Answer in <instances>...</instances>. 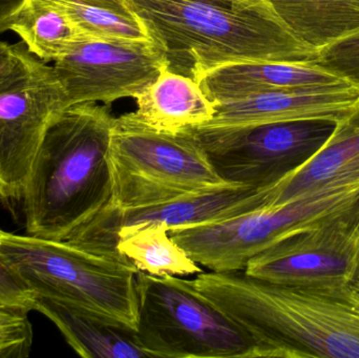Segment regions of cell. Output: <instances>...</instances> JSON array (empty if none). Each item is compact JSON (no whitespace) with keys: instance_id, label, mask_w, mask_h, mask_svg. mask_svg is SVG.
I'll return each instance as SVG.
<instances>
[{"instance_id":"4fadbf2b","label":"cell","mask_w":359,"mask_h":358,"mask_svg":"<svg viewBox=\"0 0 359 358\" xmlns=\"http://www.w3.org/2000/svg\"><path fill=\"white\" fill-rule=\"evenodd\" d=\"M359 100L354 86L280 90L215 104V115L198 128H238L295 120L339 122Z\"/></svg>"},{"instance_id":"5bb4252c","label":"cell","mask_w":359,"mask_h":358,"mask_svg":"<svg viewBox=\"0 0 359 358\" xmlns=\"http://www.w3.org/2000/svg\"><path fill=\"white\" fill-rule=\"evenodd\" d=\"M351 186H359V100L310 159L270 186L264 208Z\"/></svg>"},{"instance_id":"44dd1931","label":"cell","mask_w":359,"mask_h":358,"mask_svg":"<svg viewBox=\"0 0 359 358\" xmlns=\"http://www.w3.org/2000/svg\"><path fill=\"white\" fill-rule=\"evenodd\" d=\"M88 39L151 41L130 0H55Z\"/></svg>"},{"instance_id":"2e32d148","label":"cell","mask_w":359,"mask_h":358,"mask_svg":"<svg viewBox=\"0 0 359 358\" xmlns=\"http://www.w3.org/2000/svg\"><path fill=\"white\" fill-rule=\"evenodd\" d=\"M135 116L154 130L180 132L198 128L215 115L213 102L200 83L168 69L166 64L158 77L135 97Z\"/></svg>"},{"instance_id":"ba28073f","label":"cell","mask_w":359,"mask_h":358,"mask_svg":"<svg viewBox=\"0 0 359 358\" xmlns=\"http://www.w3.org/2000/svg\"><path fill=\"white\" fill-rule=\"evenodd\" d=\"M330 120H295L238 128H194L228 182L267 187L312 157L334 130Z\"/></svg>"},{"instance_id":"8fae6325","label":"cell","mask_w":359,"mask_h":358,"mask_svg":"<svg viewBox=\"0 0 359 358\" xmlns=\"http://www.w3.org/2000/svg\"><path fill=\"white\" fill-rule=\"evenodd\" d=\"M166 64L153 41L86 39L55 61L53 69L69 106L135 98Z\"/></svg>"},{"instance_id":"484cf974","label":"cell","mask_w":359,"mask_h":358,"mask_svg":"<svg viewBox=\"0 0 359 358\" xmlns=\"http://www.w3.org/2000/svg\"><path fill=\"white\" fill-rule=\"evenodd\" d=\"M22 0H0V34L8 31L11 20Z\"/></svg>"},{"instance_id":"277c9868","label":"cell","mask_w":359,"mask_h":358,"mask_svg":"<svg viewBox=\"0 0 359 358\" xmlns=\"http://www.w3.org/2000/svg\"><path fill=\"white\" fill-rule=\"evenodd\" d=\"M0 261L34 296L59 301L136 333L139 270L121 254L0 229Z\"/></svg>"},{"instance_id":"9c48e42d","label":"cell","mask_w":359,"mask_h":358,"mask_svg":"<svg viewBox=\"0 0 359 358\" xmlns=\"http://www.w3.org/2000/svg\"><path fill=\"white\" fill-rule=\"evenodd\" d=\"M244 273L284 285L359 288V198L264 250Z\"/></svg>"},{"instance_id":"5b68a950","label":"cell","mask_w":359,"mask_h":358,"mask_svg":"<svg viewBox=\"0 0 359 358\" xmlns=\"http://www.w3.org/2000/svg\"><path fill=\"white\" fill-rule=\"evenodd\" d=\"M111 197L105 207H149L242 185L215 170L194 128L154 130L135 116L115 118L109 149Z\"/></svg>"},{"instance_id":"8992f818","label":"cell","mask_w":359,"mask_h":358,"mask_svg":"<svg viewBox=\"0 0 359 358\" xmlns=\"http://www.w3.org/2000/svg\"><path fill=\"white\" fill-rule=\"evenodd\" d=\"M136 340L149 357L252 358L250 336L183 277L137 273Z\"/></svg>"},{"instance_id":"d4e9b609","label":"cell","mask_w":359,"mask_h":358,"mask_svg":"<svg viewBox=\"0 0 359 358\" xmlns=\"http://www.w3.org/2000/svg\"><path fill=\"white\" fill-rule=\"evenodd\" d=\"M25 43L8 44L0 41V83L14 75L27 56Z\"/></svg>"},{"instance_id":"52a82bcc","label":"cell","mask_w":359,"mask_h":358,"mask_svg":"<svg viewBox=\"0 0 359 358\" xmlns=\"http://www.w3.org/2000/svg\"><path fill=\"white\" fill-rule=\"evenodd\" d=\"M358 198L359 186L345 187L227 220L172 227L170 235L207 270L244 271L249 261L264 250L305 230Z\"/></svg>"},{"instance_id":"603a6c76","label":"cell","mask_w":359,"mask_h":358,"mask_svg":"<svg viewBox=\"0 0 359 358\" xmlns=\"http://www.w3.org/2000/svg\"><path fill=\"white\" fill-rule=\"evenodd\" d=\"M312 63L359 90V31L320 48Z\"/></svg>"},{"instance_id":"30bf717a","label":"cell","mask_w":359,"mask_h":358,"mask_svg":"<svg viewBox=\"0 0 359 358\" xmlns=\"http://www.w3.org/2000/svg\"><path fill=\"white\" fill-rule=\"evenodd\" d=\"M67 106L54 69L32 53L0 83V200L21 199L44 132Z\"/></svg>"},{"instance_id":"ac0fdd59","label":"cell","mask_w":359,"mask_h":358,"mask_svg":"<svg viewBox=\"0 0 359 358\" xmlns=\"http://www.w3.org/2000/svg\"><path fill=\"white\" fill-rule=\"evenodd\" d=\"M283 22L316 50L359 31V0H267Z\"/></svg>"},{"instance_id":"3957f363","label":"cell","mask_w":359,"mask_h":358,"mask_svg":"<svg viewBox=\"0 0 359 358\" xmlns=\"http://www.w3.org/2000/svg\"><path fill=\"white\" fill-rule=\"evenodd\" d=\"M111 106H67L48 124L25 181L27 235L65 241L92 220L111 197L109 149Z\"/></svg>"},{"instance_id":"e0dca14e","label":"cell","mask_w":359,"mask_h":358,"mask_svg":"<svg viewBox=\"0 0 359 358\" xmlns=\"http://www.w3.org/2000/svg\"><path fill=\"white\" fill-rule=\"evenodd\" d=\"M33 310L53 322L67 344L86 358L149 357L135 332L114 327L75 307L43 296H34Z\"/></svg>"},{"instance_id":"7c38bea8","label":"cell","mask_w":359,"mask_h":358,"mask_svg":"<svg viewBox=\"0 0 359 358\" xmlns=\"http://www.w3.org/2000/svg\"><path fill=\"white\" fill-rule=\"evenodd\" d=\"M270 186L233 187L136 209L104 207L65 241L98 254H120L116 248L119 229L162 224L170 230L172 227L227 220L265 207Z\"/></svg>"},{"instance_id":"6da1fadb","label":"cell","mask_w":359,"mask_h":358,"mask_svg":"<svg viewBox=\"0 0 359 358\" xmlns=\"http://www.w3.org/2000/svg\"><path fill=\"white\" fill-rule=\"evenodd\" d=\"M190 282L250 336L252 358H359V288L284 285L244 271H204Z\"/></svg>"},{"instance_id":"9a60e30c","label":"cell","mask_w":359,"mask_h":358,"mask_svg":"<svg viewBox=\"0 0 359 358\" xmlns=\"http://www.w3.org/2000/svg\"><path fill=\"white\" fill-rule=\"evenodd\" d=\"M213 104L280 90L352 86L312 62H242L213 69L200 81Z\"/></svg>"},{"instance_id":"7a4b0ae2","label":"cell","mask_w":359,"mask_h":358,"mask_svg":"<svg viewBox=\"0 0 359 358\" xmlns=\"http://www.w3.org/2000/svg\"><path fill=\"white\" fill-rule=\"evenodd\" d=\"M166 67L200 83L233 63L313 62L267 0H130Z\"/></svg>"},{"instance_id":"ffe728a7","label":"cell","mask_w":359,"mask_h":358,"mask_svg":"<svg viewBox=\"0 0 359 358\" xmlns=\"http://www.w3.org/2000/svg\"><path fill=\"white\" fill-rule=\"evenodd\" d=\"M116 248L141 273L154 277H189L204 273L162 224L126 227L116 233Z\"/></svg>"},{"instance_id":"cb8c5ba5","label":"cell","mask_w":359,"mask_h":358,"mask_svg":"<svg viewBox=\"0 0 359 358\" xmlns=\"http://www.w3.org/2000/svg\"><path fill=\"white\" fill-rule=\"evenodd\" d=\"M34 296L0 261V305L33 310Z\"/></svg>"},{"instance_id":"7402d4cb","label":"cell","mask_w":359,"mask_h":358,"mask_svg":"<svg viewBox=\"0 0 359 358\" xmlns=\"http://www.w3.org/2000/svg\"><path fill=\"white\" fill-rule=\"evenodd\" d=\"M29 311L0 305V358H25L33 345Z\"/></svg>"},{"instance_id":"d6986e66","label":"cell","mask_w":359,"mask_h":358,"mask_svg":"<svg viewBox=\"0 0 359 358\" xmlns=\"http://www.w3.org/2000/svg\"><path fill=\"white\" fill-rule=\"evenodd\" d=\"M8 31L16 33L29 52L46 63L59 60L88 39L55 0H22Z\"/></svg>"}]
</instances>
